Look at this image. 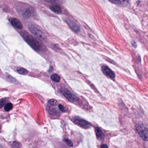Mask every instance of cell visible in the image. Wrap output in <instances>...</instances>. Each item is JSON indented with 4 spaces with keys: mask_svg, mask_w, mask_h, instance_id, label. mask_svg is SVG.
Here are the masks:
<instances>
[{
    "mask_svg": "<svg viewBox=\"0 0 148 148\" xmlns=\"http://www.w3.org/2000/svg\"><path fill=\"white\" fill-rule=\"evenodd\" d=\"M61 93L64 95L66 98L67 99L71 102H74L77 99L76 96L67 89H65V88L61 89Z\"/></svg>",
    "mask_w": 148,
    "mask_h": 148,
    "instance_id": "5",
    "label": "cell"
},
{
    "mask_svg": "<svg viewBox=\"0 0 148 148\" xmlns=\"http://www.w3.org/2000/svg\"><path fill=\"white\" fill-rule=\"evenodd\" d=\"M51 79L52 81L55 82H59L60 80V77L59 75L57 73L53 74L51 77Z\"/></svg>",
    "mask_w": 148,
    "mask_h": 148,
    "instance_id": "12",
    "label": "cell"
},
{
    "mask_svg": "<svg viewBox=\"0 0 148 148\" xmlns=\"http://www.w3.org/2000/svg\"><path fill=\"white\" fill-rule=\"evenodd\" d=\"M95 132H96V136H97V137L100 138L102 137L103 136V133L102 132V130L99 127H96L95 129Z\"/></svg>",
    "mask_w": 148,
    "mask_h": 148,
    "instance_id": "13",
    "label": "cell"
},
{
    "mask_svg": "<svg viewBox=\"0 0 148 148\" xmlns=\"http://www.w3.org/2000/svg\"><path fill=\"white\" fill-rule=\"evenodd\" d=\"M11 23L14 27L17 29L19 30H21L23 29V26L22 23L18 19L15 18H12L11 20Z\"/></svg>",
    "mask_w": 148,
    "mask_h": 148,
    "instance_id": "8",
    "label": "cell"
},
{
    "mask_svg": "<svg viewBox=\"0 0 148 148\" xmlns=\"http://www.w3.org/2000/svg\"><path fill=\"white\" fill-rule=\"evenodd\" d=\"M72 121L77 125H78L81 128L84 129H88L90 128L91 124L86 120H84L82 119L76 118L72 119Z\"/></svg>",
    "mask_w": 148,
    "mask_h": 148,
    "instance_id": "4",
    "label": "cell"
},
{
    "mask_svg": "<svg viewBox=\"0 0 148 148\" xmlns=\"http://www.w3.org/2000/svg\"><path fill=\"white\" fill-rule=\"evenodd\" d=\"M48 103H49L51 106H55L57 105V104H58V102H57V100H55V99H50V100L48 101Z\"/></svg>",
    "mask_w": 148,
    "mask_h": 148,
    "instance_id": "16",
    "label": "cell"
},
{
    "mask_svg": "<svg viewBox=\"0 0 148 148\" xmlns=\"http://www.w3.org/2000/svg\"><path fill=\"white\" fill-rule=\"evenodd\" d=\"M136 128L140 137L144 140L148 141V128L141 124L137 125Z\"/></svg>",
    "mask_w": 148,
    "mask_h": 148,
    "instance_id": "3",
    "label": "cell"
},
{
    "mask_svg": "<svg viewBox=\"0 0 148 148\" xmlns=\"http://www.w3.org/2000/svg\"><path fill=\"white\" fill-rule=\"evenodd\" d=\"M32 10L28 9L26 10L24 13V15L26 17H30L32 16Z\"/></svg>",
    "mask_w": 148,
    "mask_h": 148,
    "instance_id": "15",
    "label": "cell"
},
{
    "mask_svg": "<svg viewBox=\"0 0 148 148\" xmlns=\"http://www.w3.org/2000/svg\"><path fill=\"white\" fill-rule=\"evenodd\" d=\"M111 3L121 6H125L128 4V0H109Z\"/></svg>",
    "mask_w": 148,
    "mask_h": 148,
    "instance_id": "9",
    "label": "cell"
},
{
    "mask_svg": "<svg viewBox=\"0 0 148 148\" xmlns=\"http://www.w3.org/2000/svg\"><path fill=\"white\" fill-rule=\"evenodd\" d=\"M22 37L25 41L28 43V45L32 47L34 50L36 51H39L41 48L40 43L32 36L29 34L27 32H23L21 33Z\"/></svg>",
    "mask_w": 148,
    "mask_h": 148,
    "instance_id": "1",
    "label": "cell"
},
{
    "mask_svg": "<svg viewBox=\"0 0 148 148\" xmlns=\"http://www.w3.org/2000/svg\"><path fill=\"white\" fill-rule=\"evenodd\" d=\"M64 141L69 146H71V147L73 146V144L70 139H68V138H65L64 139Z\"/></svg>",
    "mask_w": 148,
    "mask_h": 148,
    "instance_id": "18",
    "label": "cell"
},
{
    "mask_svg": "<svg viewBox=\"0 0 148 148\" xmlns=\"http://www.w3.org/2000/svg\"><path fill=\"white\" fill-rule=\"evenodd\" d=\"M12 147H14V148H18V147H20L18 143H17V142H14L12 144Z\"/></svg>",
    "mask_w": 148,
    "mask_h": 148,
    "instance_id": "20",
    "label": "cell"
},
{
    "mask_svg": "<svg viewBox=\"0 0 148 148\" xmlns=\"http://www.w3.org/2000/svg\"><path fill=\"white\" fill-rule=\"evenodd\" d=\"M58 107L60 110L61 112H66V110L65 108L63 105H59Z\"/></svg>",
    "mask_w": 148,
    "mask_h": 148,
    "instance_id": "19",
    "label": "cell"
},
{
    "mask_svg": "<svg viewBox=\"0 0 148 148\" xmlns=\"http://www.w3.org/2000/svg\"><path fill=\"white\" fill-rule=\"evenodd\" d=\"M13 108V104L12 103H8L5 105L4 109L6 111L8 112L12 110Z\"/></svg>",
    "mask_w": 148,
    "mask_h": 148,
    "instance_id": "14",
    "label": "cell"
},
{
    "mask_svg": "<svg viewBox=\"0 0 148 148\" xmlns=\"http://www.w3.org/2000/svg\"><path fill=\"white\" fill-rule=\"evenodd\" d=\"M50 9L55 13L60 14L62 13V10L60 7L57 5H52L50 6Z\"/></svg>",
    "mask_w": 148,
    "mask_h": 148,
    "instance_id": "10",
    "label": "cell"
},
{
    "mask_svg": "<svg viewBox=\"0 0 148 148\" xmlns=\"http://www.w3.org/2000/svg\"><path fill=\"white\" fill-rule=\"evenodd\" d=\"M7 100L5 99H0V108H2L3 106H4L6 103Z\"/></svg>",
    "mask_w": 148,
    "mask_h": 148,
    "instance_id": "17",
    "label": "cell"
},
{
    "mask_svg": "<svg viewBox=\"0 0 148 148\" xmlns=\"http://www.w3.org/2000/svg\"><path fill=\"white\" fill-rule=\"evenodd\" d=\"M65 21L68 25L70 27V28L72 29L74 32H79L80 28H79V26L76 22L70 19H67Z\"/></svg>",
    "mask_w": 148,
    "mask_h": 148,
    "instance_id": "6",
    "label": "cell"
},
{
    "mask_svg": "<svg viewBox=\"0 0 148 148\" xmlns=\"http://www.w3.org/2000/svg\"><path fill=\"white\" fill-rule=\"evenodd\" d=\"M108 146H107V145L106 144L102 145H101V148H108Z\"/></svg>",
    "mask_w": 148,
    "mask_h": 148,
    "instance_id": "22",
    "label": "cell"
},
{
    "mask_svg": "<svg viewBox=\"0 0 148 148\" xmlns=\"http://www.w3.org/2000/svg\"><path fill=\"white\" fill-rule=\"evenodd\" d=\"M102 70L104 74L112 79L115 78V73L108 66L105 65L103 66H102Z\"/></svg>",
    "mask_w": 148,
    "mask_h": 148,
    "instance_id": "7",
    "label": "cell"
},
{
    "mask_svg": "<svg viewBox=\"0 0 148 148\" xmlns=\"http://www.w3.org/2000/svg\"><path fill=\"white\" fill-rule=\"evenodd\" d=\"M46 1L50 3H56L59 2V0H45Z\"/></svg>",
    "mask_w": 148,
    "mask_h": 148,
    "instance_id": "21",
    "label": "cell"
},
{
    "mask_svg": "<svg viewBox=\"0 0 148 148\" xmlns=\"http://www.w3.org/2000/svg\"><path fill=\"white\" fill-rule=\"evenodd\" d=\"M17 71L18 73L21 75H27L28 73V72L26 69L23 67H18L17 69Z\"/></svg>",
    "mask_w": 148,
    "mask_h": 148,
    "instance_id": "11",
    "label": "cell"
},
{
    "mask_svg": "<svg viewBox=\"0 0 148 148\" xmlns=\"http://www.w3.org/2000/svg\"><path fill=\"white\" fill-rule=\"evenodd\" d=\"M28 28L30 32L37 38L41 40H44L46 39V36L42 29L36 24L30 23L28 25Z\"/></svg>",
    "mask_w": 148,
    "mask_h": 148,
    "instance_id": "2",
    "label": "cell"
}]
</instances>
